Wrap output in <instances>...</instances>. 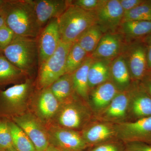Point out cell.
Wrapping results in <instances>:
<instances>
[{"label":"cell","instance_id":"ab89813d","mask_svg":"<svg viewBox=\"0 0 151 151\" xmlns=\"http://www.w3.org/2000/svg\"><path fill=\"white\" fill-rule=\"evenodd\" d=\"M5 0H0V8H1V6L3 4V3L4 2Z\"/></svg>","mask_w":151,"mask_h":151},{"label":"cell","instance_id":"ee69618b","mask_svg":"<svg viewBox=\"0 0 151 151\" xmlns=\"http://www.w3.org/2000/svg\"><path fill=\"white\" fill-rule=\"evenodd\" d=\"M1 52V51H0V52Z\"/></svg>","mask_w":151,"mask_h":151},{"label":"cell","instance_id":"d590c367","mask_svg":"<svg viewBox=\"0 0 151 151\" xmlns=\"http://www.w3.org/2000/svg\"><path fill=\"white\" fill-rule=\"evenodd\" d=\"M140 82L144 89L151 97V77L146 76Z\"/></svg>","mask_w":151,"mask_h":151},{"label":"cell","instance_id":"52a82bcc","mask_svg":"<svg viewBox=\"0 0 151 151\" xmlns=\"http://www.w3.org/2000/svg\"><path fill=\"white\" fill-rule=\"evenodd\" d=\"M10 120L20 127L32 142L36 151H44L50 145L46 126L33 113L26 112Z\"/></svg>","mask_w":151,"mask_h":151},{"label":"cell","instance_id":"f1b7e54d","mask_svg":"<svg viewBox=\"0 0 151 151\" xmlns=\"http://www.w3.org/2000/svg\"><path fill=\"white\" fill-rule=\"evenodd\" d=\"M129 21H151V5L148 1L124 13L122 22Z\"/></svg>","mask_w":151,"mask_h":151},{"label":"cell","instance_id":"e0dca14e","mask_svg":"<svg viewBox=\"0 0 151 151\" xmlns=\"http://www.w3.org/2000/svg\"><path fill=\"white\" fill-rule=\"evenodd\" d=\"M89 148L111 141L117 140L115 124L94 120L81 131Z\"/></svg>","mask_w":151,"mask_h":151},{"label":"cell","instance_id":"7a4b0ae2","mask_svg":"<svg viewBox=\"0 0 151 151\" xmlns=\"http://www.w3.org/2000/svg\"><path fill=\"white\" fill-rule=\"evenodd\" d=\"M1 52L10 62L29 78L38 69L37 38L16 35L10 44Z\"/></svg>","mask_w":151,"mask_h":151},{"label":"cell","instance_id":"5bb4252c","mask_svg":"<svg viewBox=\"0 0 151 151\" xmlns=\"http://www.w3.org/2000/svg\"><path fill=\"white\" fill-rule=\"evenodd\" d=\"M33 103L34 114L45 126L51 123L60 106L49 87L38 90Z\"/></svg>","mask_w":151,"mask_h":151},{"label":"cell","instance_id":"7bdbcfd3","mask_svg":"<svg viewBox=\"0 0 151 151\" xmlns=\"http://www.w3.org/2000/svg\"><path fill=\"white\" fill-rule=\"evenodd\" d=\"M148 2L149 3V4H150L151 5V1H148Z\"/></svg>","mask_w":151,"mask_h":151},{"label":"cell","instance_id":"6da1fadb","mask_svg":"<svg viewBox=\"0 0 151 151\" xmlns=\"http://www.w3.org/2000/svg\"><path fill=\"white\" fill-rule=\"evenodd\" d=\"M0 16L17 36L37 38L41 30L34 0H5L0 8Z\"/></svg>","mask_w":151,"mask_h":151},{"label":"cell","instance_id":"60d3db41","mask_svg":"<svg viewBox=\"0 0 151 151\" xmlns=\"http://www.w3.org/2000/svg\"><path fill=\"white\" fill-rule=\"evenodd\" d=\"M146 76H150V77H151V69L149 70V72H148V73H147V75Z\"/></svg>","mask_w":151,"mask_h":151},{"label":"cell","instance_id":"d6a6232c","mask_svg":"<svg viewBox=\"0 0 151 151\" xmlns=\"http://www.w3.org/2000/svg\"><path fill=\"white\" fill-rule=\"evenodd\" d=\"M123 147V143L118 140H115L94 146L88 151H122Z\"/></svg>","mask_w":151,"mask_h":151},{"label":"cell","instance_id":"bcb514c9","mask_svg":"<svg viewBox=\"0 0 151 151\" xmlns=\"http://www.w3.org/2000/svg\"></svg>","mask_w":151,"mask_h":151},{"label":"cell","instance_id":"8d00e7d4","mask_svg":"<svg viewBox=\"0 0 151 151\" xmlns=\"http://www.w3.org/2000/svg\"><path fill=\"white\" fill-rule=\"evenodd\" d=\"M147 49V65L148 70L151 69V36L149 37Z\"/></svg>","mask_w":151,"mask_h":151},{"label":"cell","instance_id":"ba28073f","mask_svg":"<svg viewBox=\"0 0 151 151\" xmlns=\"http://www.w3.org/2000/svg\"><path fill=\"white\" fill-rule=\"evenodd\" d=\"M116 138L123 144L140 142L151 145V116L115 124Z\"/></svg>","mask_w":151,"mask_h":151},{"label":"cell","instance_id":"603a6c76","mask_svg":"<svg viewBox=\"0 0 151 151\" xmlns=\"http://www.w3.org/2000/svg\"><path fill=\"white\" fill-rule=\"evenodd\" d=\"M112 60H93L88 72L90 91L98 85L111 80V64Z\"/></svg>","mask_w":151,"mask_h":151},{"label":"cell","instance_id":"1f68e13d","mask_svg":"<svg viewBox=\"0 0 151 151\" xmlns=\"http://www.w3.org/2000/svg\"><path fill=\"white\" fill-rule=\"evenodd\" d=\"M69 5L76 6L89 11H95L103 2V0H73L68 1Z\"/></svg>","mask_w":151,"mask_h":151},{"label":"cell","instance_id":"44dd1931","mask_svg":"<svg viewBox=\"0 0 151 151\" xmlns=\"http://www.w3.org/2000/svg\"><path fill=\"white\" fill-rule=\"evenodd\" d=\"M28 78L26 74L19 69L0 52V90L11 84L22 83Z\"/></svg>","mask_w":151,"mask_h":151},{"label":"cell","instance_id":"cb8c5ba5","mask_svg":"<svg viewBox=\"0 0 151 151\" xmlns=\"http://www.w3.org/2000/svg\"><path fill=\"white\" fill-rule=\"evenodd\" d=\"M116 32L119 33L130 42L133 39L151 33V21H129L123 22Z\"/></svg>","mask_w":151,"mask_h":151},{"label":"cell","instance_id":"9a60e30c","mask_svg":"<svg viewBox=\"0 0 151 151\" xmlns=\"http://www.w3.org/2000/svg\"><path fill=\"white\" fill-rule=\"evenodd\" d=\"M37 40L39 66L54 54L61 40L58 19H52L42 28Z\"/></svg>","mask_w":151,"mask_h":151},{"label":"cell","instance_id":"277c9868","mask_svg":"<svg viewBox=\"0 0 151 151\" xmlns=\"http://www.w3.org/2000/svg\"><path fill=\"white\" fill-rule=\"evenodd\" d=\"M58 21L60 40L67 43H74L85 31L97 24L94 11L73 5L68 6Z\"/></svg>","mask_w":151,"mask_h":151},{"label":"cell","instance_id":"5b68a950","mask_svg":"<svg viewBox=\"0 0 151 151\" xmlns=\"http://www.w3.org/2000/svg\"><path fill=\"white\" fill-rule=\"evenodd\" d=\"M32 78L0 90V118L12 119L26 112L33 94Z\"/></svg>","mask_w":151,"mask_h":151},{"label":"cell","instance_id":"4316f807","mask_svg":"<svg viewBox=\"0 0 151 151\" xmlns=\"http://www.w3.org/2000/svg\"><path fill=\"white\" fill-rule=\"evenodd\" d=\"M8 125L14 148L18 151H36L32 142L20 127L10 119Z\"/></svg>","mask_w":151,"mask_h":151},{"label":"cell","instance_id":"4dcf8cb0","mask_svg":"<svg viewBox=\"0 0 151 151\" xmlns=\"http://www.w3.org/2000/svg\"><path fill=\"white\" fill-rule=\"evenodd\" d=\"M13 32L5 24L0 28V51L6 48L16 36Z\"/></svg>","mask_w":151,"mask_h":151},{"label":"cell","instance_id":"e575fe53","mask_svg":"<svg viewBox=\"0 0 151 151\" xmlns=\"http://www.w3.org/2000/svg\"><path fill=\"white\" fill-rule=\"evenodd\" d=\"M124 13L133 9L145 2L143 0H119Z\"/></svg>","mask_w":151,"mask_h":151},{"label":"cell","instance_id":"8fae6325","mask_svg":"<svg viewBox=\"0 0 151 151\" xmlns=\"http://www.w3.org/2000/svg\"><path fill=\"white\" fill-rule=\"evenodd\" d=\"M128 122L151 116V97L140 82H133L128 89Z\"/></svg>","mask_w":151,"mask_h":151},{"label":"cell","instance_id":"f6af8a7d","mask_svg":"<svg viewBox=\"0 0 151 151\" xmlns=\"http://www.w3.org/2000/svg\"></svg>","mask_w":151,"mask_h":151},{"label":"cell","instance_id":"7c38bea8","mask_svg":"<svg viewBox=\"0 0 151 151\" xmlns=\"http://www.w3.org/2000/svg\"><path fill=\"white\" fill-rule=\"evenodd\" d=\"M94 12L97 24L104 33L117 32L124 14L119 0H103Z\"/></svg>","mask_w":151,"mask_h":151},{"label":"cell","instance_id":"484cf974","mask_svg":"<svg viewBox=\"0 0 151 151\" xmlns=\"http://www.w3.org/2000/svg\"><path fill=\"white\" fill-rule=\"evenodd\" d=\"M105 33L98 25L95 24L85 31L76 42L90 56Z\"/></svg>","mask_w":151,"mask_h":151},{"label":"cell","instance_id":"ac0fdd59","mask_svg":"<svg viewBox=\"0 0 151 151\" xmlns=\"http://www.w3.org/2000/svg\"><path fill=\"white\" fill-rule=\"evenodd\" d=\"M38 23L42 29L54 19H58L69 6L65 0H34Z\"/></svg>","mask_w":151,"mask_h":151},{"label":"cell","instance_id":"74e56055","mask_svg":"<svg viewBox=\"0 0 151 151\" xmlns=\"http://www.w3.org/2000/svg\"><path fill=\"white\" fill-rule=\"evenodd\" d=\"M44 151H62V150L52 145H50Z\"/></svg>","mask_w":151,"mask_h":151},{"label":"cell","instance_id":"f35d334b","mask_svg":"<svg viewBox=\"0 0 151 151\" xmlns=\"http://www.w3.org/2000/svg\"><path fill=\"white\" fill-rule=\"evenodd\" d=\"M4 24V21L3 18L0 16V28Z\"/></svg>","mask_w":151,"mask_h":151},{"label":"cell","instance_id":"4fadbf2b","mask_svg":"<svg viewBox=\"0 0 151 151\" xmlns=\"http://www.w3.org/2000/svg\"><path fill=\"white\" fill-rule=\"evenodd\" d=\"M129 103V90L120 91L106 108L94 114V120L113 124L128 122Z\"/></svg>","mask_w":151,"mask_h":151},{"label":"cell","instance_id":"d6986e66","mask_svg":"<svg viewBox=\"0 0 151 151\" xmlns=\"http://www.w3.org/2000/svg\"><path fill=\"white\" fill-rule=\"evenodd\" d=\"M119 92L111 80L91 90L88 103L94 114L109 105Z\"/></svg>","mask_w":151,"mask_h":151},{"label":"cell","instance_id":"83f0119b","mask_svg":"<svg viewBox=\"0 0 151 151\" xmlns=\"http://www.w3.org/2000/svg\"><path fill=\"white\" fill-rule=\"evenodd\" d=\"M88 54L76 42L73 43L68 54L65 66V74H72L80 67Z\"/></svg>","mask_w":151,"mask_h":151},{"label":"cell","instance_id":"f546056e","mask_svg":"<svg viewBox=\"0 0 151 151\" xmlns=\"http://www.w3.org/2000/svg\"><path fill=\"white\" fill-rule=\"evenodd\" d=\"M9 119L0 118V151H5L13 148L8 125Z\"/></svg>","mask_w":151,"mask_h":151},{"label":"cell","instance_id":"7402d4cb","mask_svg":"<svg viewBox=\"0 0 151 151\" xmlns=\"http://www.w3.org/2000/svg\"><path fill=\"white\" fill-rule=\"evenodd\" d=\"M93 61V58L88 55L83 64L72 73L73 87L75 93L80 98L88 103L90 92L88 81V72Z\"/></svg>","mask_w":151,"mask_h":151},{"label":"cell","instance_id":"836d02e7","mask_svg":"<svg viewBox=\"0 0 151 151\" xmlns=\"http://www.w3.org/2000/svg\"><path fill=\"white\" fill-rule=\"evenodd\" d=\"M122 151H151V145L140 142L125 143Z\"/></svg>","mask_w":151,"mask_h":151},{"label":"cell","instance_id":"9c48e42d","mask_svg":"<svg viewBox=\"0 0 151 151\" xmlns=\"http://www.w3.org/2000/svg\"><path fill=\"white\" fill-rule=\"evenodd\" d=\"M46 127L50 145L61 150L84 151L89 148L81 132L52 124H49Z\"/></svg>","mask_w":151,"mask_h":151},{"label":"cell","instance_id":"d4e9b609","mask_svg":"<svg viewBox=\"0 0 151 151\" xmlns=\"http://www.w3.org/2000/svg\"><path fill=\"white\" fill-rule=\"evenodd\" d=\"M49 87L60 104L71 100L77 95L73 87L72 73L64 74Z\"/></svg>","mask_w":151,"mask_h":151},{"label":"cell","instance_id":"2e32d148","mask_svg":"<svg viewBox=\"0 0 151 151\" xmlns=\"http://www.w3.org/2000/svg\"><path fill=\"white\" fill-rule=\"evenodd\" d=\"M127 43L119 33H105L90 56L93 60H113L122 54Z\"/></svg>","mask_w":151,"mask_h":151},{"label":"cell","instance_id":"30bf717a","mask_svg":"<svg viewBox=\"0 0 151 151\" xmlns=\"http://www.w3.org/2000/svg\"><path fill=\"white\" fill-rule=\"evenodd\" d=\"M124 57L132 82H140L147 75V49L141 44L128 42L122 54Z\"/></svg>","mask_w":151,"mask_h":151},{"label":"cell","instance_id":"b9f144b4","mask_svg":"<svg viewBox=\"0 0 151 151\" xmlns=\"http://www.w3.org/2000/svg\"><path fill=\"white\" fill-rule=\"evenodd\" d=\"M5 151H18L17 150H15L14 148H12L11 149H9V150H6Z\"/></svg>","mask_w":151,"mask_h":151},{"label":"cell","instance_id":"ffe728a7","mask_svg":"<svg viewBox=\"0 0 151 151\" xmlns=\"http://www.w3.org/2000/svg\"><path fill=\"white\" fill-rule=\"evenodd\" d=\"M111 80L119 91L128 90L133 83L127 62L122 55L111 61Z\"/></svg>","mask_w":151,"mask_h":151},{"label":"cell","instance_id":"3957f363","mask_svg":"<svg viewBox=\"0 0 151 151\" xmlns=\"http://www.w3.org/2000/svg\"><path fill=\"white\" fill-rule=\"evenodd\" d=\"M94 120V113L89 103L78 95L60 104L58 112L50 124L81 132Z\"/></svg>","mask_w":151,"mask_h":151},{"label":"cell","instance_id":"8992f818","mask_svg":"<svg viewBox=\"0 0 151 151\" xmlns=\"http://www.w3.org/2000/svg\"><path fill=\"white\" fill-rule=\"evenodd\" d=\"M73 43L60 40L54 54L39 66L36 83L38 90L50 87L65 74L66 58Z\"/></svg>","mask_w":151,"mask_h":151}]
</instances>
